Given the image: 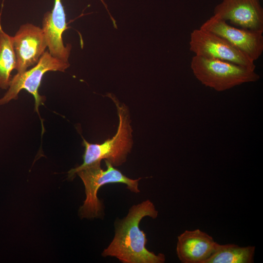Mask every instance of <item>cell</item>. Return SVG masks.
I'll return each instance as SVG.
<instances>
[{
    "instance_id": "8992f818",
    "label": "cell",
    "mask_w": 263,
    "mask_h": 263,
    "mask_svg": "<svg viewBox=\"0 0 263 263\" xmlns=\"http://www.w3.org/2000/svg\"><path fill=\"white\" fill-rule=\"evenodd\" d=\"M189 49L195 56L227 61L255 70L254 61L223 38L200 27L190 33Z\"/></svg>"
},
{
    "instance_id": "4fadbf2b",
    "label": "cell",
    "mask_w": 263,
    "mask_h": 263,
    "mask_svg": "<svg viewBox=\"0 0 263 263\" xmlns=\"http://www.w3.org/2000/svg\"><path fill=\"white\" fill-rule=\"evenodd\" d=\"M17 59L13 38L3 30L0 14V88L7 90L11 80V73L16 69Z\"/></svg>"
},
{
    "instance_id": "5bb4252c",
    "label": "cell",
    "mask_w": 263,
    "mask_h": 263,
    "mask_svg": "<svg viewBox=\"0 0 263 263\" xmlns=\"http://www.w3.org/2000/svg\"><path fill=\"white\" fill-rule=\"evenodd\" d=\"M102 0V1L103 2V0Z\"/></svg>"
},
{
    "instance_id": "52a82bcc",
    "label": "cell",
    "mask_w": 263,
    "mask_h": 263,
    "mask_svg": "<svg viewBox=\"0 0 263 263\" xmlns=\"http://www.w3.org/2000/svg\"><path fill=\"white\" fill-rule=\"evenodd\" d=\"M200 28L223 38L253 61L257 60L263 53V31L236 27L213 15Z\"/></svg>"
},
{
    "instance_id": "9c48e42d",
    "label": "cell",
    "mask_w": 263,
    "mask_h": 263,
    "mask_svg": "<svg viewBox=\"0 0 263 263\" xmlns=\"http://www.w3.org/2000/svg\"><path fill=\"white\" fill-rule=\"evenodd\" d=\"M213 16L239 28L263 31V8L260 0H223Z\"/></svg>"
},
{
    "instance_id": "3957f363",
    "label": "cell",
    "mask_w": 263,
    "mask_h": 263,
    "mask_svg": "<svg viewBox=\"0 0 263 263\" xmlns=\"http://www.w3.org/2000/svg\"><path fill=\"white\" fill-rule=\"evenodd\" d=\"M190 68L194 76L203 85L217 92L255 82L260 78L255 70L229 61L195 55L191 58Z\"/></svg>"
},
{
    "instance_id": "7a4b0ae2",
    "label": "cell",
    "mask_w": 263,
    "mask_h": 263,
    "mask_svg": "<svg viewBox=\"0 0 263 263\" xmlns=\"http://www.w3.org/2000/svg\"><path fill=\"white\" fill-rule=\"evenodd\" d=\"M117 107L119 125L115 135L104 143L91 144L83 139L85 152L83 162L68 172L69 178H72L78 171L92 165L101 163L102 159L109 162L113 166L121 165L126 160L132 147V128L127 109L113 100Z\"/></svg>"
},
{
    "instance_id": "ba28073f",
    "label": "cell",
    "mask_w": 263,
    "mask_h": 263,
    "mask_svg": "<svg viewBox=\"0 0 263 263\" xmlns=\"http://www.w3.org/2000/svg\"><path fill=\"white\" fill-rule=\"evenodd\" d=\"M12 38L17 59L16 70L20 74L38 62L47 44L42 29L29 23L21 25Z\"/></svg>"
},
{
    "instance_id": "7c38bea8",
    "label": "cell",
    "mask_w": 263,
    "mask_h": 263,
    "mask_svg": "<svg viewBox=\"0 0 263 263\" xmlns=\"http://www.w3.org/2000/svg\"><path fill=\"white\" fill-rule=\"evenodd\" d=\"M255 246H240L218 243L216 249L205 263H252L254 262Z\"/></svg>"
},
{
    "instance_id": "5b68a950",
    "label": "cell",
    "mask_w": 263,
    "mask_h": 263,
    "mask_svg": "<svg viewBox=\"0 0 263 263\" xmlns=\"http://www.w3.org/2000/svg\"><path fill=\"white\" fill-rule=\"evenodd\" d=\"M69 66V62L60 60L53 56L48 51H45L32 68L22 73H17L12 77L7 92L0 98V106L17 99L19 93L24 89L34 97L36 109L38 112V106L44 101V97L40 96L38 91L44 75L49 71L63 72Z\"/></svg>"
},
{
    "instance_id": "277c9868",
    "label": "cell",
    "mask_w": 263,
    "mask_h": 263,
    "mask_svg": "<svg viewBox=\"0 0 263 263\" xmlns=\"http://www.w3.org/2000/svg\"><path fill=\"white\" fill-rule=\"evenodd\" d=\"M107 169L101 168V163L89 166L76 172L81 179L85 187L86 199L80 207L79 214L81 218H101L104 215V207L97 197L99 188L106 184L120 183L127 186L131 192H140L139 181L131 179L114 168L109 162L105 160Z\"/></svg>"
},
{
    "instance_id": "8fae6325",
    "label": "cell",
    "mask_w": 263,
    "mask_h": 263,
    "mask_svg": "<svg viewBox=\"0 0 263 263\" xmlns=\"http://www.w3.org/2000/svg\"><path fill=\"white\" fill-rule=\"evenodd\" d=\"M218 243L199 229L186 230L177 237L176 252L182 263H205Z\"/></svg>"
},
{
    "instance_id": "6da1fadb",
    "label": "cell",
    "mask_w": 263,
    "mask_h": 263,
    "mask_svg": "<svg viewBox=\"0 0 263 263\" xmlns=\"http://www.w3.org/2000/svg\"><path fill=\"white\" fill-rule=\"evenodd\" d=\"M158 215V210L150 200L132 206L124 218L115 221L114 237L102 251V256L114 257L123 263H164V254H156L147 249L146 235L140 228L143 218L148 216L156 219Z\"/></svg>"
},
{
    "instance_id": "30bf717a",
    "label": "cell",
    "mask_w": 263,
    "mask_h": 263,
    "mask_svg": "<svg viewBox=\"0 0 263 263\" xmlns=\"http://www.w3.org/2000/svg\"><path fill=\"white\" fill-rule=\"evenodd\" d=\"M42 25L49 53L60 60L69 62L72 46H65L62 39V34L68 27L61 0H55L52 11L44 14Z\"/></svg>"
}]
</instances>
